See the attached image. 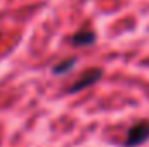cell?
<instances>
[{
  "instance_id": "cell-1",
  "label": "cell",
  "mask_w": 149,
  "mask_h": 147,
  "mask_svg": "<svg viewBox=\"0 0 149 147\" xmlns=\"http://www.w3.org/2000/svg\"><path fill=\"white\" fill-rule=\"evenodd\" d=\"M149 140V119H141L134 123L127 133L125 147H139Z\"/></svg>"
},
{
  "instance_id": "cell-2",
  "label": "cell",
  "mask_w": 149,
  "mask_h": 147,
  "mask_svg": "<svg viewBox=\"0 0 149 147\" xmlns=\"http://www.w3.org/2000/svg\"><path fill=\"white\" fill-rule=\"evenodd\" d=\"M101 78H102V69H99V68H90V69H87V71H85V73L81 74L73 85L68 88V94L81 92V90H85V88L95 85Z\"/></svg>"
},
{
  "instance_id": "cell-3",
  "label": "cell",
  "mask_w": 149,
  "mask_h": 147,
  "mask_svg": "<svg viewBox=\"0 0 149 147\" xmlns=\"http://www.w3.org/2000/svg\"><path fill=\"white\" fill-rule=\"evenodd\" d=\"M95 33L90 31V30H80L78 33H74L71 37V45L74 47H87V45H92L95 42Z\"/></svg>"
},
{
  "instance_id": "cell-4",
  "label": "cell",
  "mask_w": 149,
  "mask_h": 147,
  "mask_svg": "<svg viewBox=\"0 0 149 147\" xmlns=\"http://www.w3.org/2000/svg\"><path fill=\"white\" fill-rule=\"evenodd\" d=\"M74 66H76V57H70V59H64L63 62H59L57 66L52 68V73L54 74H64L68 71H71Z\"/></svg>"
}]
</instances>
